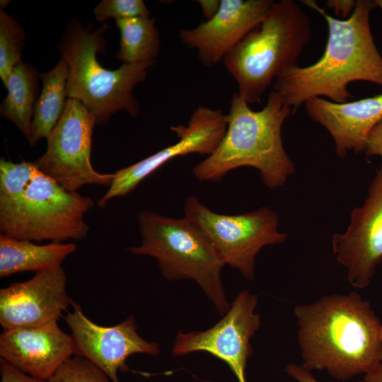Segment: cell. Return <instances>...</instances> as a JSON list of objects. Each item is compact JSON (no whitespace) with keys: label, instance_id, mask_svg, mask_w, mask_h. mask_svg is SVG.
<instances>
[{"label":"cell","instance_id":"cell-1","mask_svg":"<svg viewBox=\"0 0 382 382\" xmlns=\"http://www.w3.org/2000/svg\"><path fill=\"white\" fill-rule=\"evenodd\" d=\"M325 19L328 30L324 52L315 63L296 66L274 80L273 91L295 113L313 98H327L335 103L352 98L348 85L366 81L382 86V56L370 27L374 1L357 0L347 19L335 18L315 1H301Z\"/></svg>","mask_w":382,"mask_h":382},{"label":"cell","instance_id":"cell-2","mask_svg":"<svg viewBox=\"0 0 382 382\" xmlns=\"http://www.w3.org/2000/svg\"><path fill=\"white\" fill-rule=\"evenodd\" d=\"M301 364L337 381L366 374L382 359L381 322L357 292L326 295L297 305Z\"/></svg>","mask_w":382,"mask_h":382},{"label":"cell","instance_id":"cell-3","mask_svg":"<svg viewBox=\"0 0 382 382\" xmlns=\"http://www.w3.org/2000/svg\"><path fill=\"white\" fill-rule=\"evenodd\" d=\"M93 199L69 192L34 162L0 160V231L15 239L64 243L86 238Z\"/></svg>","mask_w":382,"mask_h":382},{"label":"cell","instance_id":"cell-4","mask_svg":"<svg viewBox=\"0 0 382 382\" xmlns=\"http://www.w3.org/2000/svg\"><path fill=\"white\" fill-rule=\"evenodd\" d=\"M291 114V108L273 90L259 110H252L234 93L226 132L214 151L193 168V175L202 182L216 181L232 170L249 166L259 171L269 188L283 185L295 170L282 138V125Z\"/></svg>","mask_w":382,"mask_h":382},{"label":"cell","instance_id":"cell-5","mask_svg":"<svg viewBox=\"0 0 382 382\" xmlns=\"http://www.w3.org/2000/svg\"><path fill=\"white\" fill-rule=\"evenodd\" d=\"M109 28L107 23L94 28L72 18L57 45L69 65L68 98L80 100L94 116L96 125L106 124L112 114L120 110L138 116L140 106L133 89L145 80L147 69L156 62L122 64L115 70L104 68L97 54L105 50L104 34Z\"/></svg>","mask_w":382,"mask_h":382},{"label":"cell","instance_id":"cell-6","mask_svg":"<svg viewBox=\"0 0 382 382\" xmlns=\"http://www.w3.org/2000/svg\"><path fill=\"white\" fill-rule=\"evenodd\" d=\"M308 16L294 0L273 1L260 25L223 59L248 103L260 101L273 81L297 62L311 40Z\"/></svg>","mask_w":382,"mask_h":382},{"label":"cell","instance_id":"cell-7","mask_svg":"<svg viewBox=\"0 0 382 382\" xmlns=\"http://www.w3.org/2000/svg\"><path fill=\"white\" fill-rule=\"evenodd\" d=\"M141 243L127 250L157 260L163 276L170 280L192 279L216 311L229 309L221 280L225 265L204 233L192 221L144 210L137 216Z\"/></svg>","mask_w":382,"mask_h":382},{"label":"cell","instance_id":"cell-8","mask_svg":"<svg viewBox=\"0 0 382 382\" xmlns=\"http://www.w3.org/2000/svg\"><path fill=\"white\" fill-rule=\"evenodd\" d=\"M185 216L204 233L225 265L253 279L255 260L268 245L284 243L287 235L278 231V214L269 207L236 215L214 212L194 195L188 196Z\"/></svg>","mask_w":382,"mask_h":382},{"label":"cell","instance_id":"cell-9","mask_svg":"<svg viewBox=\"0 0 382 382\" xmlns=\"http://www.w3.org/2000/svg\"><path fill=\"white\" fill-rule=\"evenodd\" d=\"M94 116L79 100L68 98L64 111L46 137L45 153L34 163L69 192L86 185L110 186L114 173H101L91 164Z\"/></svg>","mask_w":382,"mask_h":382},{"label":"cell","instance_id":"cell-10","mask_svg":"<svg viewBox=\"0 0 382 382\" xmlns=\"http://www.w3.org/2000/svg\"><path fill=\"white\" fill-rule=\"evenodd\" d=\"M256 294L248 290L238 294L228 311L212 328L203 331L178 332L172 354L181 357L195 352H206L224 361L238 382H247L245 373L253 354L250 339L260 326V317L255 312Z\"/></svg>","mask_w":382,"mask_h":382},{"label":"cell","instance_id":"cell-11","mask_svg":"<svg viewBox=\"0 0 382 382\" xmlns=\"http://www.w3.org/2000/svg\"><path fill=\"white\" fill-rule=\"evenodd\" d=\"M227 128V115L221 110L199 106L187 126L170 129L178 141L131 166L117 170L107 192L98 200L105 207L113 198L124 197L134 190L147 176L172 159L190 154L209 156L216 149Z\"/></svg>","mask_w":382,"mask_h":382},{"label":"cell","instance_id":"cell-12","mask_svg":"<svg viewBox=\"0 0 382 382\" xmlns=\"http://www.w3.org/2000/svg\"><path fill=\"white\" fill-rule=\"evenodd\" d=\"M73 311L65 318L73 338L76 354L101 369L112 382H120L117 372L127 370L126 360L134 354L156 356L159 344L148 342L137 332L133 316L112 326H103L90 320L81 307L72 301Z\"/></svg>","mask_w":382,"mask_h":382},{"label":"cell","instance_id":"cell-13","mask_svg":"<svg viewBox=\"0 0 382 382\" xmlns=\"http://www.w3.org/2000/svg\"><path fill=\"white\" fill-rule=\"evenodd\" d=\"M332 245L337 262L347 268L349 283L366 287L382 260V164L367 198L352 212L346 232L333 236Z\"/></svg>","mask_w":382,"mask_h":382},{"label":"cell","instance_id":"cell-14","mask_svg":"<svg viewBox=\"0 0 382 382\" xmlns=\"http://www.w3.org/2000/svg\"><path fill=\"white\" fill-rule=\"evenodd\" d=\"M71 303L62 267L37 272L0 289V324L4 330L41 326L58 320Z\"/></svg>","mask_w":382,"mask_h":382},{"label":"cell","instance_id":"cell-15","mask_svg":"<svg viewBox=\"0 0 382 382\" xmlns=\"http://www.w3.org/2000/svg\"><path fill=\"white\" fill-rule=\"evenodd\" d=\"M272 0H221L215 16L195 28L179 33L182 42L195 50L199 60L212 67L224 57L266 16Z\"/></svg>","mask_w":382,"mask_h":382},{"label":"cell","instance_id":"cell-16","mask_svg":"<svg viewBox=\"0 0 382 382\" xmlns=\"http://www.w3.org/2000/svg\"><path fill=\"white\" fill-rule=\"evenodd\" d=\"M76 354L71 335L54 320L33 328L4 330L1 358L21 371L47 381L69 358Z\"/></svg>","mask_w":382,"mask_h":382},{"label":"cell","instance_id":"cell-17","mask_svg":"<svg viewBox=\"0 0 382 382\" xmlns=\"http://www.w3.org/2000/svg\"><path fill=\"white\" fill-rule=\"evenodd\" d=\"M304 105L309 117L328 131L340 157L364 151L369 133L382 120V93L345 103L313 98Z\"/></svg>","mask_w":382,"mask_h":382},{"label":"cell","instance_id":"cell-18","mask_svg":"<svg viewBox=\"0 0 382 382\" xmlns=\"http://www.w3.org/2000/svg\"><path fill=\"white\" fill-rule=\"evenodd\" d=\"M73 243L37 245L28 240L0 235V277L23 272L35 273L62 267L63 261L75 252Z\"/></svg>","mask_w":382,"mask_h":382},{"label":"cell","instance_id":"cell-19","mask_svg":"<svg viewBox=\"0 0 382 382\" xmlns=\"http://www.w3.org/2000/svg\"><path fill=\"white\" fill-rule=\"evenodd\" d=\"M38 79L40 74L30 65L18 64L8 76L4 85L7 95L0 105L1 115L11 120L28 141L38 98Z\"/></svg>","mask_w":382,"mask_h":382},{"label":"cell","instance_id":"cell-20","mask_svg":"<svg viewBox=\"0 0 382 382\" xmlns=\"http://www.w3.org/2000/svg\"><path fill=\"white\" fill-rule=\"evenodd\" d=\"M69 65L61 57L50 71L40 74L42 88L35 104L30 137L31 146L46 138L62 117L68 99Z\"/></svg>","mask_w":382,"mask_h":382},{"label":"cell","instance_id":"cell-21","mask_svg":"<svg viewBox=\"0 0 382 382\" xmlns=\"http://www.w3.org/2000/svg\"><path fill=\"white\" fill-rule=\"evenodd\" d=\"M120 32V49L115 57L123 64L155 61L160 51L156 18L135 17L115 21Z\"/></svg>","mask_w":382,"mask_h":382},{"label":"cell","instance_id":"cell-22","mask_svg":"<svg viewBox=\"0 0 382 382\" xmlns=\"http://www.w3.org/2000/svg\"><path fill=\"white\" fill-rule=\"evenodd\" d=\"M25 41L21 25L0 8V78L4 86L12 69L20 62Z\"/></svg>","mask_w":382,"mask_h":382},{"label":"cell","instance_id":"cell-23","mask_svg":"<svg viewBox=\"0 0 382 382\" xmlns=\"http://www.w3.org/2000/svg\"><path fill=\"white\" fill-rule=\"evenodd\" d=\"M46 382H112L98 366L74 354L65 361Z\"/></svg>","mask_w":382,"mask_h":382},{"label":"cell","instance_id":"cell-24","mask_svg":"<svg viewBox=\"0 0 382 382\" xmlns=\"http://www.w3.org/2000/svg\"><path fill=\"white\" fill-rule=\"evenodd\" d=\"M98 21L103 22L108 18L115 21L135 17H150V12L142 0H103L94 8Z\"/></svg>","mask_w":382,"mask_h":382},{"label":"cell","instance_id":"cell-25","mask_svg":"<svg viewBox=\"0 0 382 382\" xmlns=\"http://www.w3.org/2000/svg\"><path fill=\"white\" fill-rule=\"evenodd\" d=\"M1 382H46L34 378L0 359Z\"/></svg>","mask_w":382,"mask_h":382},{"label":"cell","instance_id":"cell-26","mask_svg":"<svg viewBox=\"0 0 382 382\" xmlns=\"http://www.w3.org/2000/svg\"><path fill=\"white\" fill-rule=\"evenodd\" d=\"M364 152L367 156L382 157V120L369 133Z\"/></svg>","mask_w":382,"mask_h":382},{"label":"cell","instance_id":"cell-27","mask_svg":"<svg viewBox=\"0 0 382 382\" xmlns=\"http://www.w3.org/2000/svg\"><path fill=\"white\" fill-rule=\"evenodd\" d=\"M284 371L297 382H320L311 374V371L304 367L302 364L290 363L284 369ZM331 382H344L341 381H334ZM358 382H364L363 380Z\"/></svg>","mask_w":382,"mask_h":382},{"label":"cell","instance_id":"cell-28","mask_svg":"<svg viewBox=\"0 0 382 382\" xmlns=\"http://www.w3.org/2000/svg\"><path fill=\"white\" fill-rule=\"evenodd\" d=\"M326 6L334 11L341 19L348 18L353 13L357 5V0H328L325 2Z\"/></svg>","mask_w":382,"mask_h":382},{"label":"cell","instance_id":"cell-29","mask_svg":"<svg viewBox=\"0 0 382 382\" xmlns=\"http://www.w3.org/2000/svg\"><path fill=\"white\" fill-rule=\"evenodd\" d=\"M197 2L200 5L206 21L212 18L221 6V0H199Z\"/></svg>","mask_w":382,"mask_h":382},{"label":"cell","instance_id":"cell-30","mask_svg":"<svg viewBox=\"0 0 382 382\" xmlns=\"http://www.w3.org/2000/svg\"><path fill=\"white\" fill-rule=\"evenodd\" d=\"M364 382H382V359L371 371L364 375Z\"/></svg>","mask_w":382,"mask_h":382},{"label":"cell","instance_id":"cell-31","mask_svg":"<svg viewBox=\"0 0 382 382\" xmlns=\"http://www.w3.org/2000/svg\"><path fill=\"white\" fill-rule=\"evenodd\" d=\"M0 2H1V3H0V6H0V8H3V9H4V7H5L6 6H7V5L9 4L10 1H4V0L2 1V0H1Z\"/></svg>","mask_w":382,"mask_h":382},{"label":"cell","instance_id":"cell-32","mask_svg":"<svg viewBox=\"0 0 382 382\" xmlns=\"http://www.w3.org/2000/svg\"><path fill=\"white\" fill-rule=\"evenodd\" d=\"M374 2L376 4V6L379 7L380 9L382 11V0H374Z\"/></svg>","mask_w":382,"mask_h":382},{"label":"cell","instance_id":"cell-33","mask_svg":"<svg viewBox=\"0 0 382 382\" xmlns=\"http://www.w3.org/2000/svg\"><path fill=\"white\" fill-rule=\"evenodd\" d=\"M381 338L382 340V323H381Z\"/></svg>","mask_w":382,"mask_h":382}]
</instances>
